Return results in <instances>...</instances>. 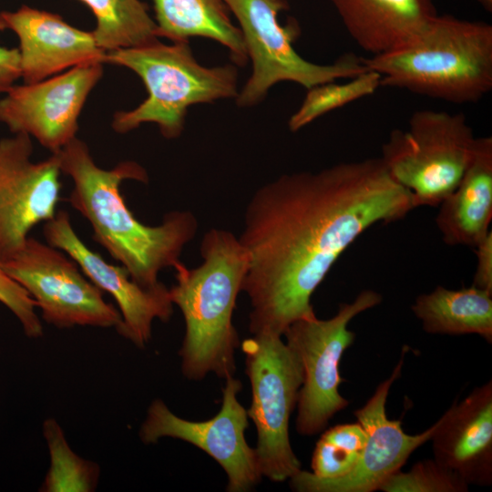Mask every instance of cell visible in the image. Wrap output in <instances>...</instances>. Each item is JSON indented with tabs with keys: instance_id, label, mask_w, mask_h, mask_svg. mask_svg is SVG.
<instances>
[{
	"instance_id": "6da1fadb",
	"label": "cell",
	"mask_w": 492,
	"mask_h": 492,
	"mask_svg": "<svg viewBox=\"0 0 492 492\" xmlns=\"http://www.w3.org/2000/svg\"><path fill=\"white\" fill-rule=\"evenodd\" d=\"M414 209L381 157L282 174L258 188L238 237L250 255L241 292L251 333L282 336L315 315L312 295L342 253L367 229Z\"/></svg>"
},
{
	"instance_id": "7a4b0ae2",
	"label": "cell",
	"mask_w": 492,
	"mask_h": 492,
	"mask_svg": "<svg viewBox=\"0 0 492 492\" xmlns=\"http://www.w3.org/2000/svg\"><path fill=\"white\" fill-rule=\"evenodd\" d=\"M56 154L62 174L73 181L68 201L89 222L94 240L136 282L146 288L156 286L159 272L173 268L195 237L197 217L190 210H171L159 225L144 224L129 210L120 191L125 180L149 181L140 164L125 160L104 169L78 138Z\"/></svg>"
},
{
	"instance_id": "3957f363",
	"label": "cell",
	"mask_w": 492,
	"mask_h": 492,
	"mask_svg": "<svg viewBox=\"0 0 492 492\" xmlns=\"http://www.w3.org/2000/svg\"><path fill=\"white\" fill-rule=\"evenodd\" d=\"M200 253L198 267L189 269L180 261L175 264L176 283L169 288L185 322L181 372L190 380L211 372L226 379L236 371L240 339L232 315L250 255L234 233L217 228L204 233Z\"/></svg>"
},
{
	"instance_id": "277c9868",
	"label": "cell",
	"mask_w": 492,
	"mask_h": 492,
	"mask_svg": "<svg viewBox=\"0 0 492 492\" xmlns=\"http://www.w3.org/2000/svg\"><path fill=\"white\" fill-rule=\"evenodd\" d=\"M364 63L381 76V86L476 103L492 89V26L437 14L415 36Z\"/></svg>"
},
{
	"instance_id": "5b68a950",
	"label": "cell",
	"mask_w": 492,
	"mask_h": 492,
	"mask_svg": "<svg viewBox=\"0 0 492 492\" xmlns=\"http://www.w3.org/2000/svg\"><path fill=\"white\" fill-rule=\"evenodd\" d=\"M133 71L142 80L148 97L136 108L114 114L112 128L125 134L144 123H154L168 139L179 138L190 107L235 98L236 65L205 67L193 56L189 42L148 44L108 51L103 64Z\"/></svg>"
},
{
	"instance_id": "8992f818",
	"label": "cell",
	"mask_w": 492,
	"mask_h": 492,
	"mask_svg": "<svg viewBox=\"0 0 492 492\" xmlns=\"http://www.w3.org/2000/svg\"><path fill=\"white\" fill-rule=\"evenodd\" d=\"M239 24L248 59L252 69L236 104L251 108L261 103L269 90L283 81L309 89L314 86L351 78L366 70L364 58L354 53L340 56L330 64H317L303 58L293 47L301 29L291 18L285 25L281 12L289 9L287 0H224Z\"/></svg>"
},
{
	"instance_id": "52a82bcc",
	"label": "cell",
	"mask_w": 492,
	"mask_h": 492,
	"mask_svg": "<svg viewBox=\"0 0 492 492\" xmlns=\"http://www.w3.org/2000/svg\"><path fill=\"white\" fill-rule=\"evenodd\" d=\"M476 138L463 112L420 109L406 129L391 131L381 158L394 180L411 192L415 208L438 206L462 179Z\"/></svg>"
},
{
	"instance_id": "ba28073f",
	"label": "cell",
	"mask_w": 492,
	"mask_h": 492,
	"mask_svg": "<svg viewBox=\"0 0 492 492\" xmlns=\"http://www.w3.org/2000/svg\"><path fill=\"white\" fill-rule=\"evenodd\" d=\"M251 387L248 417L255 424V452L262 477L289 480L302 469L290 442L289 423L303 380L302 365L281 335L264 333L241 343Z\"/></svg>"
},
{
	"instance_id": "9c48e42d",
	"label": "cell",
	"mask_w": 492,
	"mask_h": 492,
	"mask_svg": "<svg viewBox=\"0 0 492 492\" xmlns=\"http://www.w3.org/2000/svg\"><path fill=\"white\" fill-rule=\"evenodd\" d=\"M382 300L378 292L363 290L352 302L341 303L333 317L302 318L284 332L285 343L297 356L303 373L296 405L295 426L300 435L309 436L323 431L331 418L349 405L338 389L343 381L340 361L355 338L348 325Z\"/></svg>"
},
{
	"instance_id": "30bf717a",
	"label": "cell",
	"mask_w": 492,
	"mask_h": 492,
	"mask_svg": "<svg viewBox=\"0 0 492 492\" xmlns=\"http://www.w3.org/2000/svg\"><path fill=\"white\" fill-rule=\"evenodd\" d=\"M2 269L24 287L42 319L58 329L75 326L117 328L118 310L63 251L28 237Z\"/></svg>"
},
{
	"instance_id": "8fae6325",
	"label": "cell",
	"mask_w": 492,
	"mask_h": 492,
	"mask_svg": "<svg viewBox=\"0 0 492 492\" xmlns=\"http://www.w3.org/2000/svg\"><path fill=\"white\" fill-rule=\"evenodd\" d=\"M241 388L240 380L233 376L226 378L219 413L200 422L178 416L161 399H155L138 432L141 441L149 445L171 437L188 442L207 453L223 468L228 477L227 491H249L262 476L255 448L245 438L248 414L237 398Z\"/></svg>"
},
{
	"instance_id": "7c38bea8",
	"label": "cell",
	"mask_w": 492,
	"mask_h": 492,
	"mask_svg": "<svg viewBox=\"0 0 492 492\" xmlns=\"http://www.w3.org/2000/svg\"><path fill=\"white\" fill-rule=\"evenodd\" d=\"M102 66L83 64L37 82L15 84L0 98V122L13 134L28 135L58 152L77 138L80 113L103 76Z\"/></svg>"
},
{
	"instance_id": "4fadbf2b",
	"label": "cell",
	"mask_w": 492,
	"mask_h": 492,
	"mask_svg": "<svg viewBox=\"0 0 492 492\" xmlns=\"http://www.w3.org/2000/svg\"><path fill=\"white\" fill-rule=\"evenodd\" d=\"M405 349L391 375L376 387L374 395L354 411L357 422L366 433L365 444L354 469L339 478H320L312 472L299 470L290 479V487L298 492H374L395 472L401 469L410 455L431 440L439 419L417 435H408L400 420L386 415V400L391 386L399 377Z\"/></svg>"
},
{
	"instance_id": "5bb4252c",
	"label": "cell",
	"mask_w": 492,
	"mask_h": 492,
	"mask_svg": "<svg viewBox=\"0 0 492 492\" xmlns=\"http://www.w3.org/2000/svg\"><path fill=\"white\" fill-rule=\"evenodd\" d=\"M32 153L28 135L0 139V262L24 246L32 228L57 212L62 186L58 155L33 162Z\"/></svg>"
},
{
	"instance_id": "9a60e30c",
	"label": "cell",
	"mask_w": 492,
	"mask_h": 492,
	"mask_svg": "<svg viewBox=\"0 0 492 492\" xmlns=\"http://www.w3.org/2000/svg\"><path fill=\"white\" fill-rule=\"evenodd\" d=\"M44 236L48 244L70 256L97 288L113 297L121 317L116 330L137 347L144 348L149 342L155 319L169 321L174 305L169 289L161 282L143 287L123 265L106 261L78 237L66 210H58L45 222Z\"/></svg>"
},
{
	"instance_id": "2e32d148",
	"label": "cell",
	"mask_w": 492,
	"mask_h": 492,
	"mask_svg": "<svg viewBox=\"0 0 492 492\" xmlns=\"http://www.w3.org/2000/svg\"><path fill=\"white\" fill-rule=\"evenodd\" d=\"M5 29L18 38L21 78L34 83L83 64H103L105 51L93 32L66 22L60 15L22 5L0 12Z\"/></svg>"
},
{
	"instance_id": "e0dca14e",
	"label": "cell",
	"mask_w": 492,
	"mask_h": 492,
	"mask_svg": "<svg viewBox=\"0 0 492 492\" xmlns=\"http://www.w3.org/2000/svg\"><path fill=\"white\" fill-rule=\"evenodd\" d=\"M437 462L468 486L492 482V382L476 387L439 418L431 437Z\"/></svg>"
},
{
	"instance_id": "ac0fdd59",
	"label": "cell",
	"mask_w": 492,
	"mask_h": 492,
	"mask_svg": "<svg viewBox=\"0 0 492 492\" xmlns=\"http://www.w3.org/2000/svg\"><path fill=\"white\" fill-rule=\"evenodd\" d=\"M445 243L475 248L491 231L492 137L476 138L471 159L456 189L438 205Z\"/></svg>"
},
{
	"instance_id": "d6986e66",
	"label": "cell",
	"mask_w": 492,
	"mask_h": 492,
	"mask_svg": "<svg viewBox=\"0 0 492 492\" xmlns=\"http://www.w3.org/2000/svg\"><path fill=\"white\" fill-rule=\"evenodd\" d=\"M346 31L371 56L418 34L437 15L434 0H331Z\"/></svg>"
},
{
	"instance_id": "ffe728a7",
	"label": "cell",
	"mask_w": 492,
	"mask_h": 492,
	"mask_svg": "<svg viewBox=\"0 0 492 492\" xmlns=\"http://www.w3.org/2000/svg\"><path fill=\"white\" fill-rule=\"evenodd\" d=\"M151 1L158 37L171 42L208 38L226 47L234 65L242 67L249 61L241 30L224 0Z\"/></svg>"
},
{
	"instance_id": "44dd1931",
	"label": "cell",
	"mask_w": 492,
	"mask_h": 492,
	"mask_svg": "<svg viewBox=\"0 0 492 492\" xmlns=\"http://www.w3.org/2000/svg\"><path fill=\"white\" fill-rule=\"evenodd\" d=\"M411 310L431 334H477L492 343V293L473 285L451 290L436 286L418 295Z\"/></svg>"
},
{
	"instance_id": "7402d4cb",
	"label": "cell",
	"mask_w": 492,
	"mask_h": 492,
	"mask_svg": "<svg viewBox=\"0 0 492 492\" xmlns=\"http://www.w3.org/2000/svg\"><path fill=\"white\" fill-rule=\"evenodd\" d=\"M93 13L92 31L105 52L142 46L158 39L154 19L140 0H78Z\"/></svg>"
},
{
	"instance_id": "603a6c76",
	"label": "cell",
	"mask_w": 492,
	"mask_h": 492,
	"mask_svg": "<svg viewBox=\"0 0 492 492\" xmlns=\"http://www.w3.org/2000/svg\"><path fill=\"white\" fill-rule=\"evenodd\" d=\"M42 430L49 452L50 466L39 490L42 492L94 491L100 475L98 465L80 457L71 449L63 429L56 419H46Z\"/></svg>"
},
{
	"instance_id": "cb8c5ba5",
	"label": "cell",
	"mask_w": 492,
	"mask_h": 492,
	"mask_svg": "<svg viewBox=\"0 0 492 492\" xmlns=\"http://www.w3.org/2000/svg\"><path fill=\"white\" fill-rule=\"evenodd\" d=\"M381 86V76L366 70L347 82L336 80L314 86L288 121L289 129L296 132L323 115L355 100L373 95Z\"/></svg>"
},
{
	"instance_id": "d4e9b609",
	"label": "cell",
	"mask_w": 492,
	"mask_h": 492,
	"mask_svg": "<svg viewBox=\"0 0 492 492\" xmlns=\"http://www.w3.org/2000/svg\"><path fill=\"white\" fill-rule=\"evenodd\" d=\"M366 433L356 421L325 430L314 447L311 467L320 478H339L350 473L359 461Z\"/></svg>"
},
{
	"instance_id": "484cf974",
	"label": "cell",
	"mask_w": 492,
	"mask_h": 492,
	"mask_svg": "<svg viewBox=\"0 0 492 492\" xmlns=\"http://www.w3.org/2000/svg\"><path fill=\"white\" fill-rule=\"evenodd\" d=\"M384 492H466L468 484L436 459L415 464L407 472L398 470L381 486Z\"/></svg>"
},
{
	"instance_id": "4316f807",
	"label": "cell",
	"mask_w": 492,
	"mask_h": 492,
	"mask_svg": "<svg viewBox=\"0 0 492 492\" xmlns=\"http://www.w3.org/2000/svg\"><path fill=\"white\" fill-rule=\"evenodd\" d=\"M0 302L19 321L24 333L29 338L43 335L42 321L36 304L26 290L11 278L0 266Z\"/></svg>"
},
{
	"instance_id": "83f0119b",
	"label": "cell",
	"mask_w": 492,
	"mask_h": 492,
	"mask_svg": "<svg viewBox=\"0 0 492 492\" xmlns=\"http://www.w3.org/2000/svg\"><path fill=\"white\" fill-rule=\"evenodd\" d=\"M474 249L477 263L472 285L492 293V231Z\"/></svg>"
},
{
	"instance_id": "f1b7e54d",
	"label": "cell",
	"mask_w": 492,
	"mask_h": 492,
	"mask_svg": "<svg viewBox=\"0 0 492 492\" xmlns=\"http://www.w3.org/2000/svg\"><path fill=\"white\" fill-rule=\"evenodd\" d=\"M5 29L0 17V31ZM21 78L20 56L17 47L9 48L0 45V96L4 95Z\"/></svg>"
},
{
	"instance_id": "f546056e",
	"label": "cell",
	"mask_w": 492,
	"mask_h": 492,
	"mask_svg": "<svg viewBox=\"0 0 492 492\" xmlns=\"http://www.w3.org/2000/svg\"><path fill=\"white\" fill-rule=\"evenodd\" d=\"M477 3L488 13L492 12V0H477Z\"/></svg>"
}]
</instances>
